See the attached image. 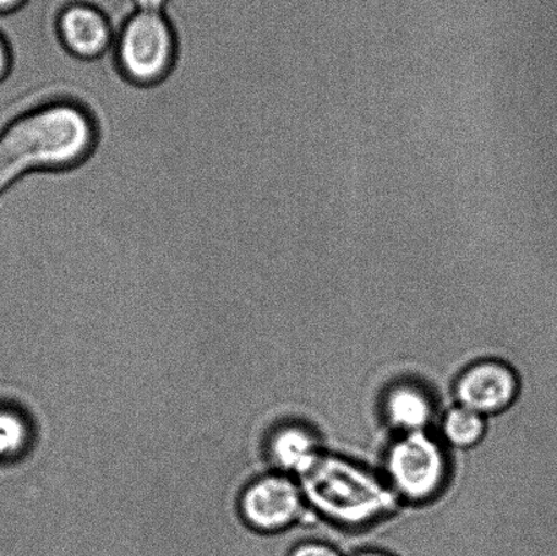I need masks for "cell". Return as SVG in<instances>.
I'll return each instance as SVG.
<instances>
[{
  "instance_id": "2",
  "label": "cell",
  "mask_w": 557,
  "mask_h": 556,
  "mask_svg": "<svg viewBox=\"0 0 557 556\" xmlns=\"http://www.w3.org/2000/svg\"><path fill=\"white\" fill-rule=\"evenodd\" d=\"M305 501L343 527H363L392 509L395 493L364 468L335 456H321L300 477Z\"/></svg>"
},
{
  "instance_id": "8",
  "label": "cell",
  "mask_w": 557,
  "mask_h": 556,
  "mask_svg": "<svg viewBox=\"0 0 557 556\" xmlns=\"http://www.w3.org/2000/svg\"><path fill=\"white\" fill-rule=\"evenodd\" d=\"M385 417L404 434L425 432L434 418V405L423 390L412 384L397 385L385 397Z\"/></svg>"
},
{
  "instance_id": "9",
  "label": "cell",
  "mask_w": 557,
  "mask_h": 556,
  "mask_svg": "<svg viewBox=\"0 0 557 556\" xmlns=\"http://www.w3.org/2000/svg\"><path fill=\"white\" fill-rule=\"evenodd\" d=\"M271 456L282 470L304 477L320 459V444L310 430L287 427L278 430L271 443Z\"/></svg>"
},
{
  "instance_id": "16",
  "label": "cell",
  "mask_w": 557,
  "mask_h": 556,
  "mask_svg": "<svg viewBox=\"0 0 557 556\" xmlns=\"http://www.w3.org/2000/svg\"><path fill=\"white\" fill-rule=\"evenodd\" d=\"M348 556H396V555L384 552V549H380V548H362V549H357V552H354L352 554H349Z\"/></svg>"
},
{
  "instance_id": "11",
  "label": "cell",
  "mask_w": 557,
  "mask_h": 556,
  "mask_svg": "<svg viewBox=\"0 0 557 556\" xmlns=\"http://www.w3.org/2000/svg\"><path fill=\"white\" fill-rule=\"evenodd\" d=\"M29 441V428L14 411L0 410V460L18 456Z\"/></svg>"
},
{
  "instance_id": "12",
  "label": "cell",
  "mask_w": 557,
  "mask_h": 556,
  "mask_svg": "<svg viewBox=\"0 0 557 556\" xmlns=\"http://www.w3.org/2000/svg\"><path fill=\"white\" fill-rule=\"evenodd\" d=\"M288 556H346L342 549L324 541H308L289 549Z\"/></svg>"
},
{
  "instance_id": "15",
  "label": "cell",
  "mask_w": 557,
  "mask_h": 556,
  "mask_svg": "<svg viewBox=\"0 0 557 556\" xmlns=\"http://www.w3.org/2000/svg\"><path fill=\"white\" fill-rule=\"evenodd\" d=\"M29 0H0V16L16 13L24 9Z\"/></svg>"
},
{
  "instance_id": "5",
  "label": "cell",
  "mask_w": 557,
  "mask_h": 556,
  "mask_svg": "<svg viewBox=\"0 0 557 556\" xmlns=\"http://www.w3.org/2000/svg\"><path fill=\"white\" fill-rule=\"evenodd\" d=\"M305 497L300 484L282 475L260 479L247 490L243 499L245 519L256 530H287L304 514Z\"/></svg>"
},
{
  "instance_id": "1",
  "label": "cell",
  "mask_w": 557,
  "mask_h": 556,
  "mask_svg": "<svg viewBox=\"0 0 557 556\" xmlns=\"http://www.w3.org/2000/svg\"><path fill=\"white\" fill-rule=\"evenodd\" d=\"M96 144L95 120L78 103L58 101L22 114L0 134V195L32 173L81 165Z\"/></svg>"
},
{
  "instance_id": "3",
  "label": "cell",
  "mask_w": 557,
  "mask_h": 556,
  "mask_svg": "<svg viewBox=\"0 0 557 556\" xmlns=\"http://www.w3.org/2000/svg\"><path fill=\"white\" fill-rule=\"evenodd\" d=\"M113 53L120 73L131 84H161L176 63V32L165 13L135 11L120 26Z\"/></svg>"
},
{
  "instance_id": "10",
  "label": "cell",
  "mask_w": 557,
  "mask_h": 556,
  "mask_svg": "<svg viewBox=\"0 0 557 556\" xmlns=\"http://www.w3.org/2000/svg\"><path fill=\"white\" fill-rule=\"evenodd\" d=\"M487 429L485 417L461 405L450 408L442 419V435L447 444L458 449H468L482 441Z\"/></svg>"
},
{
  "instance_id": "4",
  "label": "cell",
  "mask_w": 557,
  "mask_h": 556,
  "mask_svg": "<svg viewBox=\"0 0 557 556\" xmlns=\"http://www.w3.org/2000/svg\"><path fill=\"white\" fill-rule=\"evenodd\" d=\"M444 448L425 432L403 434L386 456V473L396 495L411 503L434 498L447 478Z\"/></svg>"
},
{
  "instance_id": "14",
  "label": "cell",
  "mask_w": 557,
  "mask_h": 556,
  "mask_svg": "<svg viewBox=\"0 0 557 556\" xmlns=\"http://www.w3.org/2000/svg\"><path fill=\"white\" fill-rule=\"evenodd\" d=\"M11 65H13V57H11V51L8 41L0 33V84L8 78Z\"/></svg>"
},
{
  "instance_id": "7",
  "label": "cell",
  "mask_w": 557,
  "mask_h": 556,
  "mask_svg": "<svg viewBox=\"0 0 557 556\" xmlns=\"http://www.w3.org/2000/svg\"><path fill=\"white\" fill-rule=\"evenodd\" d=\"M60 44L71 57L98 60L113 52L116 30L97 5L74 2L65 5L58 16Z\"/></svg>"
},
{
  "instance_id": "6",
  "label": "cell",
  "mask_w": 557,
  "mask_h": 556,
  "mask_svg": "<svg viewBox=\"0 0 557 556\" xmlns=\"http://www.w3.org/2000/svg\"><path fill=\"white\" fill-rule=\"evenodd\" d=\"M520 380L509 365L482 361L472 365L456 384L458 405L487 417L505 411L517 399Z\"/></svg>"
},
{
  "instance_id": "13",
  "label": "cell",
  "mask_w": 557,
  "mask_h": 556,
  "mask_svg": "<svg viewBox=\"0 0 557 556\" xmlns=\"http://www.w3.org/2000/svg\"><path fill=\"white\" fill-rule=\"evenodd\" d=\"M131 2H133L135 11L163 14L166 13L172 0H131Z\"/></svg>"
}]
</instances>
